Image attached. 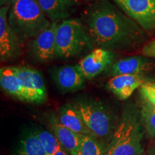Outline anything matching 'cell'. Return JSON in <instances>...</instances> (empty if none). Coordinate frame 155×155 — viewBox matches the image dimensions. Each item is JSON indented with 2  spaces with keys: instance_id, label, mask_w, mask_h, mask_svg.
I'll return each mask as SVG.
<instances>
[{
  "instance_id": "obj_12",
  "label": "cell",
  "mask_w": 155,
  "mask_h": 155,
  "mask_svg": "<svg viewBox=\"0 0 155 155\" xmlns=\"http://www.w3.org/2000/svg\"><path fill=\"white\" fill-rule=\"evenodd\" d=\"M52 76L58 86L65 92H75L82 89L86 80L77 65L58 67L54 70Z\"/></svg>"
},
{
  "instance_id": "obj_28",
  "label": "cell",
  "mask_w": 155,
  "mask_h": 155,
  "mask_svg": "<svg viewBox=\"0 0 155 155\" xmlns=\"http://www.w3.org/2000/svg\"><path fill=\"white\" fill-rule=\"evenodd\" d=\"M3 1V0H2V2Z\"/></svg>"
},
{
  "instance_id": "obj_19",
  "label": "cell",
  "mask_w": 155,
  "mask_h": 155,
  "mask_svg": "<svg viewBox=\"0 0 155 155\" xmlns=\"http://www.w3.org/2000/svg\"><path fill=\"white\" fill-rule=\"evenodd\" d=\"M75 155H106V152L94 136L83 135Z\"/></svg>"
},
{
  "instance_id": "obj_6",
  "label": "cell",
  "mask_w": 155,
  "mask_h": 155,
  "mask_svg": "<svg viewBox=\"0 0 155 155\" xmlns=\"http://www.w3.org/2000/svg\"><path fill=\"white\" fill-rule=\"evenodd\" d=\"M146 32L155 30V0H112Z\"/></svg>"
},
{
  "instance_id": "obj_13",
  "label": "cell",
  "mask_w": 155,
  "mask_h": 155,
  "mask_svg": "<svg viewBox=\"0 0 155 155\" xmlns=\"http://www.w3.org/2000/svg\"><path fill=\"white\" fill-rule=\"evenodd\" d=\"M144 83V78L140 75H119L109 79L106 86L119 99L126 100Z\"/></svg>"
},
{
  "instance_id": "obj_27",
  "label": "cell",
  "mask_w": 155,
  "mask_h": 155,
  "mask_svg": "<svg viewBox=\"0 0 155 155\" xmlns=\"http://www.w3.org/2000/svg\"><path fill=\"white\" fill-rule=\"evenodd\" d=\"M86 1H95V0H86Z\"/></svg>"
},
{
  "instance_id": "obj_1",
  "label": "cell",
  "mask_w": 155,
  "mask_h": 155,
  "mask_svg": "<svg viewBox=\"0 0 155 155\" xmlns=\"http://www.w3.org/2000/svg\"><path fill=\"white\" fill-rule=\"evenodd\" d=\"M110 0L93 1L83 12V20L96 48L118 51L140 45L145 31Z\"/></svg>"
},
{
  "instance_id": "obj_23",
  "label": "cell",
  "mask_w": 155,
  "mask_h": 155,
  "mask_svg": "<svg viewBox=\"0 0 155 155\" xmlns=\"http://www.w3.org/2000/svg\"><path fill=\"white\" fill-rule=\"evenodd\" d=\"M142 54L146 57L155 58V40L145 45L142 48Z\"/></svg>"
},
{
  "instance_id": "obj_21",
  "label": "cell",
  "mask_w": 155,
  "mask_h": 155,
  "mask_svg": "<svg viewBox=\"0 0 155 155\" xmlns=\"http://www.w3.org/2000/svg\"><path fill=\"white\" fill-rule=\"evenodd\" d=\"M141 119L147 132L155 137V107L147 101L141 106Z\"/></svg>"
},
{
  "instance_id": "obj_5",
  "label": "cell",
  "mask_w": 155,
  "mask_h": 155,
  "mask_svg": "<svg viewBox=\"0 0 155 155\" xmlns=\"http://www.w3.org/2000/svg\"><path fill=\"white\" fill-rule=\"evenodd\" d=\"M74 106L93 136L98 138H106L111 134L114 128L113 119L101 103L83 101Z\"/></svg>"
},
{
  "instance_id": "obj_8",
  "label": "cell",
  "mask_w": 155,
  "mask_h": 155,
  "mask_svg": "<svg viewBox=\"0 0 155 155\" xmlns=\"http://www.w3.org/2000/svg\"><path fill=\"white\" fill-rule=\"evenodd\" d=\"M9 6L0 9V58L1 61L15 59L21 53V40L8 21Z\"/></svg>"
},
{
  "instance_id": "obj_10",
  "label": "cell",
  "mask_w": 155,
  "mask_h": 155,
  "mask_svg": "<svg viewBox=\"0 0 155 155\" xmlns=\"http://www.w3.org/2000/svg\"><path fill=\"white\" fill-rule=\"evenodd\" d=\"M114 56V52L96 48L81 59L76 65L86 79H91L111 66Z\"/></svg>"
},
{
  "instance_id": "obj_20",
  "label": "cell",
  "mask_w": 155,
  "mask_h": 155,
  "mask_svg": "<svg viewBox=\"0 0 155 155\" xmlns=\"http://www.w3.org/2000/svg\"><path fill=\"white\" fill-rule=\"evenodd\" d=\"M35 133L41 141L48 155H54L58 151L63 148L61 143L59 142L54 134L50 133L46 130L38 131Z\"/></svg>"
},
{
  "instance_id": "obj_16",
  "label": "cell",
  "mask_w": 155,
  "mask_h": 155,
  "mask_svg": "<svg viewBox=\"0 0 155 155\" xmlns=\"http://www.w3.org/2000/svg\"><path fill=\"white\" fill-rule=\"evenodd\" d=\"M51 128L63 148L72 155L76 154L83 135L68 129L58 121L57 117H53L51 119Z\"/></svg>"
},
{
  "instance_id": "obj_15",
  "label": "cell",
  "mask_w": 155,
  "mask_h": 155,
  "mask_svg": "<svg viewBox=\"0 0 155 155\" xmlns=\"http://www.w3.org/2000/svg\"><path fill=\"white\" fill-rule=\"evenodd\" d=\"M58 119L63 126L75 133L81 135H92L74 105L67 104L61 106Z\"/></svg>"
},
{
  "instance_id": "obj_25",
  "label": "cell",
  "mask_w": 155,
  "mask_h": 155,
  "mask_svg": "<svg viewBox=\"0 0 155 155\" xmlns=\"http://www.w3.org/2000/svg\"><path fill=\"white\" fill-rule=\"evenodd\" d=\"M150 155H155V146L153 147L152 150H151Z\"/></svg>"
},
{
  "instance_id": "obj_22",
  "label": "cell",
  "mask_w": 155,
  "mask_h": 155,
  "mask_svg": "<svg viewBox=\"0 0 155 155\" xmlns=\"http://www.w3.org/2000/svg\"><path fill=\"white\" fill-rule=\"evenodd\" d=\"M140 92L144 100L155 107V88L152 83H144L141 86Z\"/></svg>"
},
{
  "instance_id": "obj_26",
  "label": "cell",
  "mask_w": 155,
  "mask_h": 155,
  "mask_svg": "<svg viewBox=\"0 0 155 155\" xmlns=\"http://www.w3.org/2000/svg\"><path fill=\"white\" fill-rule=\"evenodd\" d=\"M152 86H154V88H155V83H152Z\"/></svg>"
},
{
  "instance_id": "obj_18",
  "label": "cell",
  "mask_w": 155,
  "mask_h": 155,
  "mask_svg": "<svg viewBox=\"0 0 155 155\" xmlns=\"http://www.w3.org/2000/svg\"><path fill=\"white\" fill-rule=\"evenodd\" d=\"M18 155H48L35 132L27 134L21 141Z\"/></svg>"
},
{
  "instance_id": "obj_14",
  "label": "cell",
  "mask_w": 155,
  "mask_h": 155,
  "mask_svg": "<svg viewBox=\"0 0 155 155\" xmlns=\"http://www.w3.org/2000/svg\"><path fill=\"white\" fill-rule=\"evenodd\" d=\"M152 62L146 56H130L118 60L111 66V73L119 75H140L150 71Z\"/></svg>"
},
{
  "instance_id": "obj_11",
  "label": "cell",
  "mask_w": 155,
  "mask_h": 155,
  "mask_svg": "<svg viewBox=\"0 0 155 155\" xmlns=\"http://www.w3.org/2000/svg\"><path fill=\"white\" fill-rule=\"evenodd\" d=\"M45 15L51 22H60L78 11L81 0H37Z\"/></svg>"
},
{
  "instance_id": "obj_2",
  "label": "cell",
  "mask_w": 155,
  "mask_h": 155,
  "mask_svg": "<svg viewBox=\"0 0 155 155\" xmlns=\"http://www.w3.org/2000/svg\"><path fill=\"white\" fill-rule=\"evenodd\" d=\"M8 21L21 42L35 38L52 23L37 0H12Z\"/></svg>"
},
{
  "instance_id": "obj_4",
  "label": "cell",
  "mask_w": 155,
  "mask_h": 155,
  "mask_svg": "<svg viewBox=\"0 0 155 155\" xmlns=\"http://www.w3.org/2000/svg\"><path fill=\"white\" fill-rule=\"evenodd\" d=\"M143 132L137 116L132 113L123 114L112 134L106 150V155H141Z\"/></svg>"
},
{
  "instance_id": "obj_7",
  "label": "cell",
  "mask_w": 155,
  "mask_h": 155,
  "mask_svg": "<svg viewBox=\"0 0 155 155\" xmlns=\"http://www.w3.org/2000/svg\"><path fill=\"white\" fill-rule=\"evenodd\" d=\"M59 22H52L28 44L31 55L39 62L45 63L57 58L56 32Z\"/></svg>"
},
{
  "instance_id": "obj_17",
  "label": "cell",
  "mask_w": 155,
  "mask_h": 155,
  "mask_svg": "<svg viewBox=\"0 0 155 155\" xmlns=\"http://www.w3.org/2000/svg\"><path fill=\"white\" fill-rule=\"evenodd\" d=\"M0 84L2 88L12 96L27 101L24 87L15 67H3L0 70Z\"/></svg>"
},
{
  "instance_id": "obj_9",
  "label": "cell",
  "mask_w": 155,
  "mask_h": 155,
  "mask_svg": "<svg viewBox=\"0 0 155 155\" xmlns=\"http://www.w3.org/2000/svg\"><path fill=\"white\" fill-rule=\"evenodd\" d=\"M24 87L27 101L40 104L47 98V90L41 73L25 66L15 67Z\"/></svg>"
},
{
  "instance_id": "obj_24",
  "label": "cell",
  "mask_w": 155,
  "mask_h": 155,
  "mask_svg": "<svg viewBox=\"0 0 155 155\" xmlns=\"http://www.w3.org/2000/svg\"><path fill=\"white\" fill-rule=\"evenodd\" d=\"M54 155H72V154H71L70 152H68V151L65 150V149L61 148V150L58 151V152H56Z\"/></svg>"
},
{
  "instance_id": "obj_3",
  "label": "cell",
  "mask_w": 155,
  "mask_h": 155,
  "mask_svg": "<svg viewBox=\"0 0 155 155\" xmlns=\"http://www.w3.org/2000/svg\"><path fill=\"white\" fill-rule=\"evenodd\" d=\"M94 47L81 19L70 18L58 23L56 32L57 58L71 59L94 50Z\"/></svg>"
}]
</instances>
